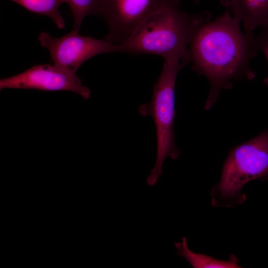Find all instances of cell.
<instances>
[{
    "mask_svg": "<svg viewBox=\"0 0 268 268\" xmlns=\"http://www.w3.org/2000/svg\"><path fill=\"white\" fill-rule=\"evenodd\" d=\"M163 59L161 73L153 86L151 100L139 107L140 114L150 116L156 128V160L147 178L150 186L154 185L162 175V165L167 157L176 159L180 154L174 137L175 87L178 72L187 64L184 58L179 55Z\"/></svg>",
    "mask_w": 268,
    "mask_h": 268,
    "instance_id": "277c9868",
    "label": "cell"
},
{
    "mask_svg": "<svg viewBox=\"0 0 268 268\" xmlns=\"http://www.w3.org/2000/svg\"><path fill=\"white\" fill-rule=\"evenodd\" d=\"M5 88L69 91L85 99L91 94L90 89L82 84L76 73L50 64L36 65L21 73L1 79L0 89Z\"/></svg>",
    "mask_w": 268,
    "mask_h": 268,
    "instance_id": "52a82bcc",
    "label": "cell"
},
{
    "mask_svg": "<svg viewBox=\"0 0 268 268\" xmlns=\"http://www.w3.org/2000/svg\"><path fill=\"white\" fill-rule=\"evenodd\" d=\"M36 14L50 18L59 29L65 27V21L59 12L61 5L66 0H10Z\"/></svg>",
    "mask_w": 268,
    "mask_h": 268,
    "instance_id": "30bf717a",
    "label": "cell"
},
{
    "mask_svg": "<svg viewBox=\"0 0 268 268\" xmlns=\"http://www.w3.org/2000/svg\"><path fill=\"white\" fill-rule=\"evenodd\" d=\"M257 44L259 52H262L268 62V25L261 28L259 34L256 36ZM264 82L268 85V76Z\"/></svg>",
    "mask_w": 268,
    "mask_h": 268,
    "instance_id": "7c38bea8",
    "label": "cell"
},
{
    "mask_svg": "<svg viewBox=\"0 0 268 268\" xmlns=\"http://www.w3.org/2000/svg\"><path fill=\"white\" fill-rule=\"evenodd\" d=\"M210 20L207 11L190 15L174 4L156 11L144 20L123 44L119 52L152 54L163 59L174 55L187 57L193 31Z\"/></svg>",
    "mask_w": 268,
    "mask_h": 268,
    "instance_id": "7a4b0ae2",
    "label": "cell"
},
{
    "mask_svg": "<svg viewBox=\"0 0 268 268\" xmlns=\"http://www.w3.org/2000/svg\"><path fill=\"white\" fill-rule=\"evenodd\" d=\"M178 2H179V3H180L181 1V0H176ZM194 1L197 3H199V2L200 1V0H194Z\"/></svg>",
    "mask_w": 268,
    "mask_h": 268,
    "instance_id": "4fadbf2b",
    "label": "cell"
},
{
    "mask_svg": "<svg viewBox=\"0 0 268 268\" xmlns=\"http://www.w3.org/2000/svg\"><path fill=\"white\" fill-rule=\"evenodd\" d=\"M240 24L227 9L214 20L199 24L192 33L187 61L210 83L206 110L215 103L222 89L232 87L234 80L255 77L251 63L259 52L256 36L243 31Z\"/></svg>",
    "mask_w": 268,
    "mask_h": 268,
    "instance_id": "6da1fadb",
    "label": "cell"
},
{
    "mask_svg": "<svg viewBox=\"0 0 268 268\" xmlns=\"http://www.w3.org/2000/svg\"><path fill=\"white\" fill-rule=\"evenodd\" d=\"M268 178V130L231 149L220 181L212 188L211 204L234 207L244 202V186L257 179Z\"/></svg>",
    "mask_w": 268,
    "mask_h": 268,
    "instance_id": "3957f363",
    "label": "cell"
},
{
    "mask_svg": "<svg viewBox=\"0 0 268 268\" xmlns=\"http://www.w3.org/2000/svg\"><path fill=\"white\" fill-rule=\"evenodd\" d=\"M177 254L184 257L194 268H239L238 259L234 255L228 260H221L205 254L196 253L191 251L187 243V238H182L181 242L175 243Z\"/></svg>",
    "mask_w": 268,
    "mask_h": 268,
    "instance_id": "9c48e42d",
    "label": "cell"
},
{
    "mask_svg": "<svg viewBox=\"0 0 268 268\" xmlns=\"http://www.w3.org/2000/svg\"><path fill=\"white\" fill-rule=\"evenodd\" d=\"M232 15L242 23L244 31L254 32L268 25V0H221Z\"/></svg>",
    "mask_w": 268,
    "mask_h": 268,
    "instance_id": "ba28073f",
    "label": "cell"
},
{
    "mask_svg": "<svg viewBox=\"0 0 268 268\" xmlns=\"http://www.w3.org/2000/svg\"><path fill=\"white\" fill-rule=\"evenodd\" d=\"M176 0H100L97 15L108 27L104 39L116 46L123 44L151 15Z\"/></svg>",
    "mask_w": 268,
    "mask_h": 268,
    "instance_id": "5b68a950",
    "label": "cell"
},
{
    "mask_svg": "<svg viewBox=\"0 0 268 268\" xmlns=\"http://www.w3.org/2000/svg\"><path fill=\"white\" fill-rule=\"evenodd\" d=\"M38 40L40 45L49 52L54 65L74 73L93 57L120 51L119 46L112 44L104 38L97 39L81 36L75 30L58 38L42 32Z\"/></svg>",
    "mask_w": 268,
    "mask_h": 268,
    "instance_id": "8992f818",
    "label": "cell"
},
{
    "mask_svg": "<svg viewBox=\"0 0 268 268\" xmlns=\"http://www.w3.org/2000/svg\"><path fill=\"white\" fill-rule=\"evenodd\" d=\"M100 0H66L73 17V30L78 31L83 19L97 14Z\"/></svg>",
    "mask_w": 268,
    "mask_h": 268,
    "instance_id": "8fae6325",
    "label": "cell"
}]
</instances>
